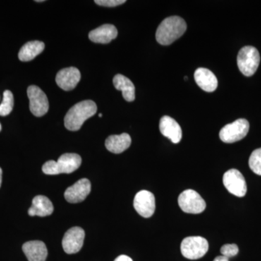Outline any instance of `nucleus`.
<instances>
[{
	"label": "nucleus",
	"mask_w": 261,
	"mask_h": 261,
	"mask_svg": "<svg viewBox=\"0 0 261 261\" xmlns=\"http://www.w3.org/2000/svg\"><path fill=\"white\" fill-rule=\"evenodd\" d=\"M260 57L256 48L246 46L240 49L238 56L239 69L245 76H251L260 64Z\"/></svg>",
	"instance_id": "obj_4"
},
{
	"label": "nucleus",
	"mask_w": 261,
	"mask_h": 261,
	"mask_svg": "<svg viewBox=\"0 0 261 261\" xmlns=\"http://www.w3.org/2000/svg\"><path fill=\"white\" fill-rule=\"evenodd\" d=\"M159 127L161 134L171 140L173 143L177 144L181 140V126L171 117L165 116L161 118Z\"/></svg>",
	"instance_id": "obj_14"
},
{
	"label": "nucleus",
	"mask_w": 261,
	"mask_h": 261,
	"mask_svg": "<svg viewBox=\"0 0 261 261\" xmlns=\"http://www.w3.org/2000/svg\"><path fill=\"white\" fill-rule=\"evenodd\" d=\"M178 202L180 208L187 214H199L205 210V200L193 190H187L180 194Z\"/></svg>",
	"instance_id": "obj_7"
},
{
	"label": "nucleus",
	"mask_w": 261,
	"mask_h": 261,
	"mask_svg": "<svg viewBox=\"0 0 261 261\" xmlns=\"http://www.w3.org/2000/svg\"><path fill=\"white\" fill-rule=\"evenodd\" d=\"M214 261H228V257L221 255V256L216 257V258L214 259Z\"/></svg>",
	"instance_id": "obj_27"
},
{
	"label": "nucleus",
	"mask_w": 261,
	"mask_h": 261,
	"mask_svg": "<svg viewBox=\"0 0 261 261\" xmlns=\"http://www.w3.org/2000/svg\"><path fill=\"white\" fill-rule=\"evenodd\" d=\"M1 130H2V126H1V124H0V132H1Z\"/></svg>",
	"instance_id": "obj_31"
},
{
	"label": "nucleus",
	"mask_w": 261,
	"mask_h": 261,
	"mask_svg": "<svg viewBox=\"0 0 261 261\" xmlns=\"http://www.w3.org/2000/svg\"><path fill=\"white\" fill-rule=\"evenodd\" d=\"M37 2V3H42V2H44L43 1V0H39V1H36Z\"/></svg>",
	"instance_id": "obj_29"
},
{
	"label": "nucleus",
	"mask_w": 261,
	"mask_h": 261,
	"mask_svg": "<svg viewBox=\"0 0 261 261\" xmlns=\"http://www.w3.org/2000/svg\"><path fill=\"white\" fill-rule=\"evenodd\" d=\"M223 183L226 190L232 195L243 197L247 193V185L241 172L237 169H230L224 173Z\"/></svg>",
	"instance_id": "obj_9"
},
{
	"label": "nucleus",
	"mask_w": 261,
	"mask_h": 261,
	"mask_svg": "<svg viewBox=\"0 0 261 261\" xmlns=\"http://www.w3.org/2000/svg\"><path fill=\"white\" fill-rule=\"evenodd\" d=\"M90 192V181L87 178H82L65 190V198L70 203H78L85 200Z\"/></svg>",
	"instance_id": "obj_12"
},
{
	"label": "nucleus",
	"mask_w": 261,
	"mask_h": 261,
	"mask_svg": "<svg viewBox=\"0 0 261 261\" xmlns=\"http://www.w3.org/2000/svg\"><path fill=\"white\" fill-rule=\"evenodd\" d=\"M99 117H102V114H101V113H99Z\"/></svg>",
	"instance_id": "obj_30"
},
{
	"label": "nucleus",
	"mask_w": 261,
	"mask_h": 261,
	"mask_svg": "<svg viewBox=\"0 0 261 261\" xmlns=\"http://www.w3.org/2000/svg\"><path fill=\"white\" fill-rule=\"evenodd\" d=\"M45 45L40 41H32L24 44L18 53V58L20 61L28 62L39 56L44 49Z\"/></svg>",
	"instance_id": "obj_21"
},
{
	"label": "nucleus",
	"mask_w": 261,
	"mask_h": 261,
	"mask_svg": "<svg viewBox=\"0 0 261 261\" xmlns=\"http://www.w3.org/2000/svg\"><path fill=\"white\" fill-rule=\"evenodd\" d=\"M2 180H3V170L0 168V187L2 185Z\"/></svg>",
	"instance_id": "obj_28"
},
{
	"label": "nucleus",
	"mask_w": 261,
	"mask_h": 261,
	"mask_svg": "<svg viewBox=\"0 0 261 261\" xmlns=\"http://www.w3.org/2000/svg\"><path fill=\"white\" fill-rule=\"evenodd\" d=\"M96 103L92 100H84L73 106L65 116V128L72 132L80 130L84 122L97 113Z\"/></svg>",
	"instance_id": "obj_2"
},
{
	"label": "nucleus",
	"mask_w": 261,
	"mask_h": 261,
	"mask_svg": "<svg viewBox=\"0 0 261 261\" xmlns=\"http://www.w3.org/2000/svg\"><path fill=\"white\" fill-rule=\"evenodd\" d=\"M132 144V139L126 133L120 135H111L106 141V147L110 152L119 154L124 152Z\"/></svg>",
	"instance_id": "obj_19"
},
{
	"label": "nucleus",
	"mask_w": 261,
	"mask_h": 261,
	"mask_svg": "<svg viewBox=\"0 0 261 261\" xmlns=\"http://www.w3.org/2000/svg\"><path fill=\"white\" fill-rule=\"evenodd\" d=\"M249 129V122L246 119L240 118L223 127L220 130V139L225 143H233L245 138Z\"/></svg>",
	"instance_id": "obj_6"
},
{
	"label": "nucleus",
	"mask_w": 261,
	"mask_h": 261,
	"mask_svg": "<svg viewBox=\"0 0 261 261\" xmlns=\"http://www.w3.org/2000/svg\"><path fill=\"white\" fill-rule=\"evenodd\" d=\"M82 164V158L78 154H62L58 161H49L42 166V171L47 175L71 173L76 171Z\"/></svg>",
	"instance_id": "obj_3"
},
{
	"label": "nucleus",
	"mask_w": 261,
	"mask_h": 261,
	"mask_svg": "<svg viewBox=\"0 0 261 261\" xmlns=\"http://www.w3.org/2000/svg\"><path fill=\"white\" fill-rule=\"evenodd\" d=\"M85 232L83 228L75 226L68 229L63 237L62 245L67 254L80 252L84 245Z\"/></svg>",
	"instance_id": "obj_10"
},
{
	"label": "nucleus",
	"mask_w": 261,
	"mask_h": 261,
	"mask_svg": "<svg viewBox=\"0 0 261 261\" xmlns=\"http://www.w3.org/2000/svg\"><path fill=\"white\" fill-rule=\"evenodd\" d=\"M31 112L34 116L42 117L48 112L49 101L47 95L37 86H30L27 89Z\"/></svg>",
	"instance_id": "obj_8"
},
{
	"label": "nucleus",
	"mask_w": 261,
	"mask_h": 261,
	"mask_svg": "<svg viewBox=\"0 0 261 261\" xmlns=\"http://www.w3.org/2000/svg\"><path fill=\"white\" fill-rule=\"evenodd\" d=\"M118 36V30L113 25L105 24L89 32V38L92 42L108 44Z\"/></svg>",
	"instance_id": "obj_16"
},
{
	"label": "nucleus",
	"mask_w": 261,
	"mask_h": 261,
	"mask_svg": "<svg viewBox=\"0 0 261 261\" xmlns=\"http://www.w3.org/2000/svg\"><path fill=\"white\" fill-rule=\"evenodd\" d=\"M187 30V23L181 17L171 16L163 20L156 31V40L162 45H170Z\"/></svg>",
	"instance_id": "obj_1"
},
{
	"label": "nucleus",
	"mask_w": 261,
	"mask_h": 261,
	"mask_svg": "<svg viewBox=\"0 0 261 261\" xmlns=\"http://www.w3.org/2000/svg\"><path fill=\"white\" fill-rule=\"evenodd\" d=\"M115 88L121 91L123 97L127 102H133L135 99V87L133 82L121 74H117L113 79Z\"/></svg>",
	"instance_id": "obj_20"
},
{
	"label": "nucleus",
	"mask_w": 261,
	"mask_h": 261,
	"mask_svg": "<svg viewBox=\"0 0 261 261\" xmlns=\"http://www.w3.org/2000/svg\"><path fill=\"white\" fill-rule=\"evenodd\" d=\"M134 207L142 217H151L155 211V198L153 194L147 190L139 192L134 200Z\"/></svg>",
	"instance_id": "obj_11"
},
{
	"label": "nucleus",
	"mask_w": 261,
	"mask_h": 261,
	"mask_svg": "<svg viewBox=\"0 0 261 261\" xmlns=\"http://www.w3.org/2000/svg\"><path fill=\"white\" fill-rule=\"evenodd\" d=\"M54 207L50 200L45 196L37 195L33 199L32 207L29 208V215L30 216H49L53 213Z\"/></svg>",
	"instance_id": "obj_18"
},
{
	"label": "nucleus",
	"mask_w": 261,
	"mask_h": 261,
	"mask_svg": "<svg viewBox=\"0 0 261 261\" xmlns=\"http://www.w3.org/2000/svg\"><path fill=\"white\" fill-rule=\"evenodd\" d=\"M23 251L29 261H45L47 257V249L42 241H29L23 245Z\"/></svg>",
	"instance_id": "obj_15"
},
{
	"label": "nucleus",
	"mask_w": 261,
	"mask_h": 261,
	"mask_svg": "<svg viewBox=\"0 0 261 261\" xmlns=\"http://www.w3.org/2000/svg\"><path fill=\"white\" fill-rule=\"evenodd\" d=\"M56 83L58 87L65 91L73 90L81 80V73L74 67L63 68L56 75Z\"/></svg>",
	"instance_id": "obj_13"
},
{
	"label": "nucleus",
	"mask_w": 261,
	"mask_h": 261,
	"mask_svg": "<svg viewBox=\"0 0 261 261\" xmlns=\"http://www.w3.org/2000/svg\"><path fill=\"white\" fill-rule=\"evenodd\" d=\"M208 242L202 237H188L181 244L182 255L190 260H197L203 257L208 250Z\"/></svg>",
	"instance_id": "obj_5"
},
{
	"label": "nucleus",
	"mask_w": 261,
	"mask_h": 261,
	"mask_svg": "<svg viewBox=\"0 0 261 261\" xmlns=\"http://www.w3.org/2000/svg\"><path fill=\"white\" fill-rule=\"evenodd\" d=\"M249 166L255 174L261 176V148L252 152L249 159Z\"/></svg>",
	"instance_id": "obj_23"
},
{
	"label": "nucleus",
	"mask_w": 261,
	"mask_h": 261,
	"mask_svg": "<svg viewBox=\"0 0 261 261\" xmlns=\"http://www.w3.org/2000/svg\"><path fill=\"white\" fill-rule=\"evenodd\" d=\"M14 106L13 94L9 90L5 91L3 93V100L0 105V116H6L13 111Z\"/></svg>",
	"instance_id": "obj_22"
},
{
	"label": "nucleus",
	"mask_w": 261,
	"mask_h": 261,
	"mask_svg": "<svg viewBox=\"0 0 261 261\" xmlns=\"http://www.w3.org/2000/svg\"><path fill=\"white\" fill-rule=\"evenodd\" d=\"M114 261H133L130 257L127 256V255H121L118 257H116V260Z\"/></svg>",
	"instance_id": "obj_26"
},
{
	"label": "nucleus",
	"mask_w": 261,
	"mask_h": 261,
	"mask_svg": "<svg viewBox=\"0 0 261 261\" xmlns=\"http://www.w3.org/2000/svg\"><path fill=\"white\" fill-rule=\"evenodd\" d=\"M94 3L100 6L112 8V7H116L123 4L126 3V1L125 0H95Z\"/></svg>",
	"instance_id": "obj_25"
},
{
	"label": "nucleus",
	"mask_w": 261,
	"mask_h": 261,
	"mask_svg": "<svg viewBox=\"0 0 261 261\" xmlns=\"http://www.w3.org/2000/svg\"><path fill=\"white\" fill-rule=\"evenodd\" d=\"M239 252V247L235 244H226L223 245L221 248V253L223 256L229 257L236 256Z\"/></svg>",
	"instance_id": "obj_24"
},
{
	"label": "nucleus",
	"mask_w": 261,
	"mask_h": 261,
	"mask_svg": "<svg viewBox=\"0 0 261 261\" xmlns=\"http://www.w3.org/2000/svg\"><path fill=\"white\" fill-rule=\"evenodd\" d=\"M195 80L197 85L205 92H213L217 89V78L212 71L207 68H197L195 70Z\"/></svg>",
	"instance_id": "obj_17"
}]
</instances>
